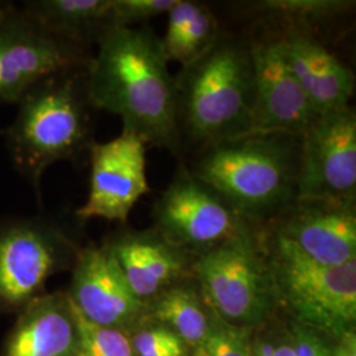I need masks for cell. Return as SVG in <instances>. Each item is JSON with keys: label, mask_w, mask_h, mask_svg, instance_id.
Listing matches in <instances>:
<instances>
[{"label": "cell", "mask_w": 356, "mask_h": 356, "mask_svg": "<svg viewBox=\"0 0 356 356\" xmlns=\"http://www.w3.org/2000/svg\"><path fill=\"white\" fill-rule=\"evenodd\" d=\"M15 8L13 4L10 3H0V26L4 24V22L7 20V17L10 16V13H13Z\"/></svg>", "instance_id": "cell-29"}, {"label": "cell", "mask_w": 356, "mask_h": 356, "mask_svg": "<svg viewBox=\"0 0 356 356\" xmlns=\"http://www.w3.org/2000/svg\"><path fill=\"white\" fill-rule=\"evenodd\" d=\"M78 341L76 309L69 294H41L23 307L3 356H74Z\"/></svg>", "instance_id": "cell-17"}, {"label": "cell", "mask_w": 356, "mask_h": 356, "mask_svg": "<svg viewBox=\"0 0 356 356\" xmlns=\"http://www.w3.org/2000/svg\"><path fill=\"white\" fill-rule=\"evenodd\" d=\"M76 316L79 341L74 356H134L127 331L95 325L76 309Z\"/></svg>", "instance_id": "cell-22"}, {"label": "cell", "mask_w": 356, "mask_h": 356, "mask_svg": "<svg viewBox=\"0 0 356 356\" xmlns=\"http://www.w3.org/2000/svg\"><path fill=\"white\" fill-rule=\"evenodd\" d=\"M291 337L296 356H332V347L318 331L297 323L293 326Z\"/></svg>", "instance_id": "cell-26"}, {"label": "cell", "mask_w": 356, "mask_h": 356, "mask_svg": "<svg viewBox=\"0 0 356 356\" xmlns=\"http://www.w3.org/2000/svg\"><path fill=\"white\" fill-rule=\"evenodd\" d=\"M90 104L122 119L123 131L178 156L175 76L161 40L145 26H113L86 67Z\"/></svg>", "instance_id": "cell-1"}, {"label": "cell", "mask_w": 356, "mask_h": 356, "mask_svg": "<svg viewBox=\"0 0 356 356\" xmlns=\"http://www.w3.org/2000/svg\"><path fill=\"white\" fill-rule=\"evenodd\" d=\"M67 294L83 318L119 330L127 331L147 307L129 286L107 244L76 254Z\"/></svg>", "instance_id": "cell-14"}, {"label": "cell", "mask_w": 356, "mask_h": 356, "mask_svg": "<svg viewBox=\"0 0 356 356\" xmlns=\"http://www.w3.org/2000/svg\"><path fill=\"white\" fill-rule=\"evenodd\" d=\"M332 356H356L355 330L348 331L338 338V344L332 347Z\"/></svg>", "instance_id": "cell-27"}, {"label": "cell", "mask_w": 356, "mask_h": 356, "mask_svg": "<svg viewBox=\"0 0 356 356\" xmlns=\"http://www.w3.org/2000/svg\"><path fill=\"white\" fill-rule=\"evenodd\" d=\"M22 11L51 36L86 51L115 26L111 0H35Z\"/></svg>", "instance_id": "cell-18"}, {"label": "cell", "mask_w": 356, "mask_h": 356, "mask_svg": "<svg viewBox=\"0 0 356 356\" xmlns=\"http://www.w3.org/2000/svg\"><path fill=\"white\" fill-rule=\"evenodd\" d=\"M204 306L198 285L179 282L153 298L152 313L185 346L194 348L204 341L211 326Z\"/></svg>", "instance_id": "cell-20"}, {"label": "cell", "mask_w": 356, "mask_h": 356, "mask_svg": "<svg viewBox=\"0 0 356 356\" xmlns=\"http://www.w3.org/2000/svg\"><path fill=\"white\" fill-rule=\"evenodd\" d=\"M70 243L40 219H16L0 225V309H23L63 267Z\"/></svg>", "instance_id": "cell-9"}, {"label": "cell", "mask_w": 356, "mask_h": 356, "mask_svg": "<svg viewBox=\"0 0 356 356\" xmlns=\"http://www.w3.org/2000/svg\"><path fill=\"white\" fill-rule=\"evenodd\" d=\"M254 67L251 134L302 136L318 119L293 74L279 35L252 38Z\"/></svg>", "instance_id": "cell-12"}, {"label": "cell", "mask_w": 356, "mask_h": 356, "mask_svg": "<svg viewBox=\"0 0 356 356\" xmlns=\"http://www.w3.org/2000/svg\"><path fill=\"white\" fill-rule=\"evenodd\" d=\"M216 322L210 326L204 341L193 348V356H250L252 346L250 329L219 318Z\"/></svg>", "instance_id": "cell-23"}, {"label": "cell", "mask_w": 356, "mask_h": 356, "mask_svg": "<svg viewBox=\"0 0 356 356\" xmlns=\"http://www.w3.org/2000/svg\"><path fill=\"white\" fill-rule=\"evenodd\" d=\"M129 341L134 356L148 355L179 344H185L175 332H172L165 326H154L136 331L132 337H129Z\"/></svg>", "instance_id": "cell-25"}, {"label": "cell", "mask_w": 356, "mask_h": 356, "mask_svg": "<svg viewBox=\"0 0 356 356\" xmlns=\"http://www.w3.org/2000/svg\"><path fill=\"white\" fill-rule=\"evenodd\" d=\"M152 216L163 238L197 256L251 231V225L185 163L153 204Z\"/></svg>", "instance_id": "cell-7"}, {"label": "cell", "mask_w": 356, "mask_h": 356, "mask_svg": "<svg viewBox=\"0 0 356 356\" xmlns=\"http://www.w3.org/2000/svg\"><path fill=\"white\" fill-rule=\"evenodd\" d=\"M193 276L206 306L235 326L261 322L277 302L267 257L252 231L197 256Z\"/></svg>", "instance_id": "cell-6"}, {"label": "cell", "mask_w": 356, "mask_h": 356, "mask_svg": "<svg viewBox=\"0 0 356 356\" xmlns=\"http://www.w3.org/2000/svg\"><path fill=\"white\" fill-rule=\"evenodd\" d=\"M181 145L204 149L251 134L254 67L252 38L222 32L175 76Z\"/></svg>", "instance_id": "cell-2"}, {"label": "cell", "mask_w": 356, "mask_h": 356, "mask_svg": "<svg viewBox=\"0 0 356 356\" xmlns=\"http://www.w3.org/2000/svg\"><path fill=\"white\" fill-rule=\"evenodd\" d=\"M301 138L248 134L201 149L188 166L251 226L268 225L297 200Z\"/></svg>", "instance_id": "cell-3"}, {"label": "cell", "mask_w": 356, "mask_h": 356, "mask_svg": "<svg viewBox=\"0 0 356 356\" xmlns=\"http://www.w3.org/2000/svg\"><path fill=\"white\" fill-rule=\"evenodd\" d=\"M147 143L132 132L90 145V189L76 211L82 220L101 218L126 223L141 197L149 193L145 173Z\"/></svg>", "instance_id": "cell-11"}, {"label": "cell", "mask_w": 356, "mask_h": 356, "mask_svg": "<svg viewBox=\"0 0 356 356\" xmlns=\"http://www.w3.org/2000/svg\"><path fill=\"white\" fill-rule=\"evenodd\" d=\"M166 31L160 38L166 60L179 65L191 64L216 41L220 29L213 13L201 3L177 0L166 13Z\"/></svg>", "instance_id": "cell-19"}, {"label": "cell", "mask_w": 356, "mask_h": 356, "mask_svg": "<svg viewBox=\"0 0 356 356\" xmlns=\"http://www.w3.org/2000/svg\"><path fill=\"white\" fill-rule=\"evenodd\" d=\"M297 200L356 206V114L321 115L301 138Z\"/></svg>", "instance_id": "cell-8"}, {"label": "cell", "mask_w": 356, "mask_h": 356, "mask_svg": "<svg viewBox=\"0 0 356 356\" xmlns=\"http://www.w3.org/2000/svg\"><path fill=\"white\" fill-rule=\"evenodd\" d=\"M355 6L346 0H263L252 4V11L279 20L286 29L314 35L313 28L327 24L343 16Z\"/></svg>", "instance_id": "cell-21"}, {"label": "cell", "mask_w": 356, "mask_h": 356, "mask_svg": "<svg viewBox=\"0 0 356 356\" xmlns=\"http://www.w3.org/2000/svg\"><path fill=\"white\" fill-rule=\"evenodd\" d=\"M126 280L144 304L168 288L184 282L193 264L185 251L157 231L124 232L106 243Z\"/></svg>", "instance_id": "cell-16"}, {"label": "cell", "mask_w": 356, "mask_h": 356, "mask_svg": "<svg viewBox=\"0 0 356 356\" xmlns=\"http://www.w3.org/2000/svg\"><path fill=\"white\" fill-rule=\"evenodd\" d=\"M277 301L298 323L341 338L356 322V261L329 267L317 264L270 234L266 254Z\"/></svg>", "instance_id": "cell-5"}, {"label": "cell", "mask_w": 356, "mask_h": 356, "mask_svg": "<svg viewBox=\"0 0 356 356\" xmlns=\"http://www.w3.org/2000/svg\"><path fill=\"white\" fill-rule=\"evenodd\" d=\"M306 259L329 267L356 261V206L296 200L268 223Z\"/></svg>", "instance_id": "cell-13"}, {"label": "cell", "mask_w": 356, "mask_h": 356, "mask_svg": "<svg viewBox=\"0 0 356 356\" xmlns=\"http://www.w3.org/2000/svg\"><path fill=\"white\" fill-rule=\"evenodd\" d=\"M88 51L49 35L22 10L0 26V103H16L45 78L89 65Z\"/></svg>", "instance_id": "cell-10"}, {"label": "cell", "mask_w": 356, "mask_h": 356, "mask_svg": "<svg viewBox=\"0 0 356 356\" xmlns=\"http://www.w3.org/2000/svg\"><path fill=\"white\" fill-rule=\"evenodd\" d=\"M186 354V346L185 344H179L176 347H172V348H166V350H161V351H157V353H153V354H148V355L144 356H185Z\"/></svg>", "instance_id": "cell-28"}, {"label": "cell", "mask_w": 356, "mask_h": 356, "mask_svg": "<svg viewBox=\"0 0 356 356\" xmlns=\"http://www.w3.org/2000/svg\"><path fill=\"white\" fill-rule=\"evenodd\" d=\"M279 36L293 74L318 116L351 106L354 73L318 38L294 29Z\"/></svg>", "instance_id": "cell-15"}, {"label": "cell", "mask_w": 356, "mask_h": 356, "mask_svg": "<svg viewBox=\"0 0 356 356\" xmlns=\"http://www.w3.org/2000/svg\"><path fill=\"white\" fill-rule=\"evenodd\" d=\"M86 67L45 78L28 90L6 131L13 166L38 197L41 178L49 166L76 160L92 144Z\"/></svg>", "instance_id": "cell-4"}, {"label": "cell", "mask_w": 356, "mask_h": 356, "mask_svg": "<svg viewBox=\"0 0 356 356\" xmlns=\"http://www.w3.org/2000/svg\"><path fill=\"white\" fill-rule=\"evenodd\" d=\"M177 0H111L115 26H134L166 15Z\"/></svg>", "instance_id": "cell-24"}]
</instances>
